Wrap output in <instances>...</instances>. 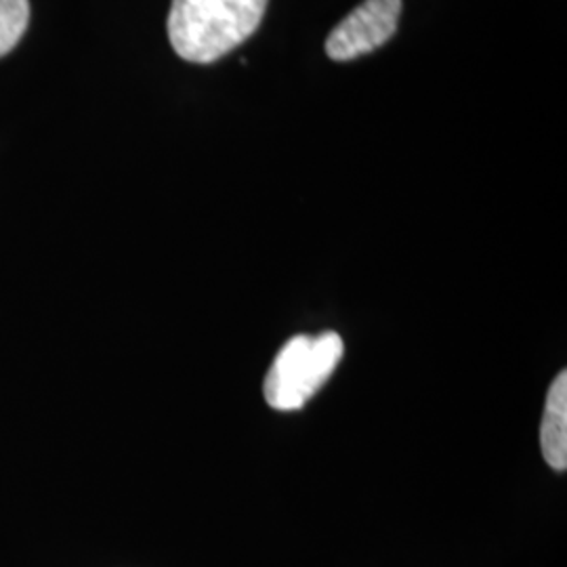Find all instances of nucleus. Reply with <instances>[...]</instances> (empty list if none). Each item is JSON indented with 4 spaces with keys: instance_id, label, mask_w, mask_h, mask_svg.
<instances>
[{
    "instance_id": "nucleus-1",
    "label": "nucleus",
    "mask_w": 567,
    "mask_h": 567,
    "mask_svg": "<svg viewBox=\"0 0 567 567\" xmlns=\"http://www.w3.org/2000/svg\"><path fill=\"white\" fill-rule=\"evenodd\" d=\"M269 0H173L168 41L192 63L221 60L261 25Z\"/></svg>"
},
{
    "instance_id": "nucleus-2",
    "label": "nucleus",
    "mask_w": 567,
    "mask_h": 567,
    "mask_svg": "<svg viewBox=\"0 0 567 567\" xmlns=\"http://www.w3.org/2000/svg\"><path fill=\"white\" fill-rule=\"evenodd\" d=\"M343 339L337 332L299 334L284 344L265 377L264 393L274 410L303 408L343 360Z\"/></svg>"
},
{
    "instance_id": "nucleus-3",
    "label": "nucleus",
    "mask_w": 567,
    "mask_h": 567,
    "mask_svg": "<svg viewBox=\"0 0 567 567\" xmlns=\"http://www.w3.org/2000/svg\"><path fill=\"white\" fill-rule=\"evenodd\" d=\"M402 0H364L328 37L326 53L334 61H351L383 47L398 30Z\"/></svg>"
},
{
    "instance_id": "nucleus-4",
    "label": "nucleus",
    "mask_w": 567,
    "mask_h": 567,
    "mask_svg": "<svg viewBox=\"0 0 567 567\" xmlns=\"http://www.w3.org/2000/svg\"><path fill=\"white\" fill-rule=\"evenodd\" d=\"M540 450L555 471L567 468V374L561 370L548 389L540 425Z\"/></svg>"
},
{
    "instance_id": "nucleus-5",
    "label": "nucleus",
    "mask_w": 567,
    "mask_h": 567,
    "mask_svg": "<svg viewBox=\"0 0 567 567\" xmlns=\"http://www.w3.org/2000/svg\"><path fill=\"white\" fill-rule=\"evenodd\" d=\"M30 21L28 0H0V58L11 53L21 41Z\"/></svg>"
}]
</instances>
